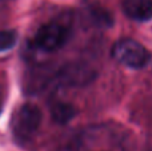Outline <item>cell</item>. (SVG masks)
I'll return each mask as SVG.
<instances>
[{
    "instance_id": "cell-7",
    "label": "cell",
    "mask_w": 152,
    "mask_h": 151,
    "mask_svg": "<svg viewBox=\"0 0 152 151\" xmlns=\"http://www.w3.org/2000/svg\"><path fill=\"white\" fill-rule=\"evenodd\" d=\"M0 1H10V0H0Z\"/></svg>"
},
{
    "instance_id": "cell-5",
    "label": "cell",
    "mask_w": 152,
    "mask_h": 151,
    "mask_svg": "<svg viewBox=\"0 0 152 151\" xmlns=\"http://www.w3.org/2000/svg\"><path fill=\"white\" fill-rule=\"evenodd\" d=\"M51 117L59 125H66L75 117V108L69 103L55 102L51 104Z\"/></svg>"
},
{
    "instance_id": "cell-2",
    "label": "cell",
    "mask_w": 152,
    "mask_h": 151,
    "mask_svg": "<svg viewBox=\"0 0 152 151\" xmlns=\"http://www.w3.org/2000/svg\"><path fill=\"white\" fill-rule=\"evenodd\" d=\"M42 123V111L37 106L31 103L23 104L16 111L12 119V134L19 143L29 142L37 133Z\"/></svg>"
},
{
    "instance_id": "cell-1",
    "label": "cell",
    "mask_w": 152,
    "mask_h": 151,
    "mask_svg": "<svg viewBox=\"0 0 152 151\" xmlns=\"http://www.w3.org/2000/svg\"><path fill=\"white\" fill-rule=\"evenodd\" d=\"M111 55L118 63L132 70H142L151 62V52L131 37H123L115 42L111 50Z\"/></svg>"
},
{
    "instance_id": "cell-4",
    "label": "cell",
    "mask_w": 152,
    "mask_h": 151,
    "mask_svg": "<svg viewBox=\"0 0 152 151\" xmlns=\"http://www.w3.org/2000/svg\"><path fill=\"white\" fill-rule=\"evenodd\" d=\"M121 10L131 20L150 21L152 19V0H123Z\"/></svg>"
},
{
    "instance_id": "cell-6",
    "label": "cell",
    "mask_w": 152,
    "mask_h": 151,
    "mask_svg": "<svg viewBox=\"0 0 152 151\" xmlns=\"http://www.w3.org/2000/svg\"><path fill=\"white\" fill-rule=\"evenodd\" d=\"M18 42V34L13 29H1L0 31V52L8 51Z\"/></svg>"
},
{
    "instance_id": "cell-3",
    "label": "cell",
    "mask_w": 152,
    "mask_h": 151,
    "mask_svg": "<svg viewBox=\"0 0 152 151\" xmlns=\"http://www.w3.org/2000/svg\"><path fill=\"white\" fill-rule=\"evenodd\" d=\"M69 39V28L59 21H51L42 26L35 34L32 44L43 52H55L66 45Z\"/></svg>"
}]
</instances>
